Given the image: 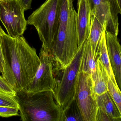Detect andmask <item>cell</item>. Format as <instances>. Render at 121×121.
Instances as JSON below:
<instances>
[{
	"instance_id": "obj_14",
	"label": "cell",
	"mask_w": 121,
	"mask_h": 121,
	"mask_svg": "<svg viewBox=\"0 0 121 121\" xmlns=\"http://www.w3.org/2000/svg\"><path fill=\"white\" fill-rule=\"evenodd\" d=\"M96 98L98 108L117 121H121V112L108 91L102 95H96Z\"/></svg>"
},
{
	"instance_id": "obj_10",
	"label": "cell",
	"mask_w": 121,
	"mask_h": 121,
	"mask_svg": "<svg viewBox=\"0 0 121 121\" xmlns=\"http://www.w3.org/2000/svg\"><path fill=\"white\" fill-rule=\"evenodd\" d=\"M76 27L78 47L89 37L90 26L91 10L88 0H78Z\"/></svg>"
},
{
	"instance_id": "obj_1",
	"label": "cell",
	"mask_w": 121,
	"mask_h": 121,
	"mask_svg": "<svg viewBox=\"0 0 121 121\" xmlns=\"http://www.w3.org/2000/svg\"><path fill=\"white\" fill-rule=\"evenodd\" d=\"M0 40L4 63L2 76L16 92L27 90L40 64L36 50L23 36L12 37L1 26Z\"/></svg>"
},
{
	"instance_id": "obj_5",
	"label": "cell",
	"mask_w": 121,
	"mask_h": 121,
	"mask_svg": "<svg viewBox=\"0 0 121 121\" xmlns=\"http://www.w3.org/2000/svg\"><path fill=\"white\" fill-rule=\"evenodd\" d=\"M84 43L78 47L70 63L61 69L60 78L56 80L57 84L53 95L56 102L62 110L75 99Z\"/></svg>"
},
{
	"instance_id": "obj_18",
	"label": "cell",
	"mask_w": 121,
	"mask_h": 121,
	"mask_svg": "<svg viewBox=\"0 0 121 121\" xmlns=\"http://www.w3.org/2000/svg\"><path fill=\"white\" fill-rule=\"evenodd\" d=\"M108 90L110 95L116 103L120 112H121V93L118 86L115 85L109 78L108 82Z\"/></svg>"
},
{
	"instance_id": "obj_27",
	"label": "cell",
	"mask_w": 121,
	"mask_h": 121,
	"mask_svg": "<svg viewBox=\"0 0 121 121\" xmlns=\"http://www.w3.org/2000/svg\"><path fill=\"white\" fill-rule=\"evenodd\" d=\"M1 1V0H0V1Z\"/></svg>"
},
{
	"instance_id": "obj_9",
	"label": "cell",
	"mask_w": 121,
	"mask_h": 121,
	"mask_svg": "<svg viewBox=\"0 0 121 121\" xmlns=\"http://www.w3.org/2000/svg\"><path fill=\"white\" fill-rule=\"evenodd\" d=\"M105 42L110 66L118 87H121V47L117 36L105 31Z\"/></svg>"
},
{
	"instance_id": "obj_19",
	"label": "cell",
	"mask_w": 121,
	"mask_h": 121,
	"mask_svg": "<svg viewBox=\"0 0 121 121\" xmlns=\"http://www.w3.org/2000/svg\"><path fill=\"white\" fill-rule=\"evenodd\" d=\"M19 108L18 102L14 95L0 91V106Z\"/></svg>"
},
{
	"instance_id": "obj_25",
	"label": "cell",
	"mask_w": 121,
	"mask_h": 121,
	"mask_svg": "<svg viewBox=\"0 0 121 121\" xmlns=\"http://www.w3.org/2000/svg\"><path fill=\"white\" fill-rule=\"evenodd\" d=\"M116 1L119 6L121 7V0H116Z\"/></svg>"
},
{
	"instance_id": "obj_20",
	"label": "cell",
	"mask_w": 121,
	"mask_h": 121,
	"mask_svg": "<svg viewBox=\"0 0 121 121\" xmlns=\"http://www.w3.org/2000/svg\"><path fill=\"white\" fill-rule=\"evenodd\" d=\"M19 108L8 106H0V117H9L19 115Z\"/></svg>"
},
{
	"instance_id": "obj_12",
	"label": "cell",
	"mask_w": 121,
	"mask_h": 121,
	"mask_svg": "<svg viewBox=\"0 0 121 121\" xmlns=\"http://www.w3.org/2000/svg\"><path fill=\"white\" fill-rule=\"evenodd\" d=\"M99 56V54H95L94 53L88 37L84 42L80 72L83 71L90 75L92 80L96 73L97 60Z\"/></svg>"
},
{
	"instance_id": "obj_26",
	"label": "cell",
	"mask_w": 121,
	"mask_h": 121,
	"mask_svg": "<svg viewBox=\"0 0 121 121\" xmlns=\"http://www.w3.org/2000/svg\"><path fill=\"white\" fill-rule=\"evenodd\" d=\"M2 0H1V1H2Z\"/></svg>"
},
{
	"instance_id": "obj_15",
	"label": "cell",
	"mask_w": 121,
	"mask_h": 121,
	"mask_svg": "<svg viewBox=\"0 0 121 121\" xmlns=\"http://www.w3.org/2000/svg\"><path fill=\"white\" fill-rule=\"evenodd\" d=\"M105 27L99 22L95 16H91L89 38L92 48L95 54H99V46L102 34Z\"/></svg>"
},
{
	"instance_id": "obj_11",
	"label": "cell",
	"mask_w": 121,
	"mask_h": 121,
	"mask_svg": "<svg viewBox=\"0 0 121 121\" xmlns=\"http://www.w3.org/2000/svg\"><path fill=\"white\" fill-rule=\"evenodd\" d=\"M88 1L91 15L95 16L105 27V31L109 32L115 35L108 0H88Z\"/></svg>"
},
{
	"instance_id": "obj_6",
	"label": "cell",
	"mask_w": 121,
	"mask_h": 121,
	"mask_svg": "<svg viewBox=\"0 0 121 121\" xmlns=\"http://www.w3.org/2000/svg\"><path fill=\"white\" fill-rule=\"evenodd\" d=\"M39 57V67L26 91L31 93L46 91L53 93L57 84L55 73L59 69L52 53L42 47Z\"/></svg>"
},
{
	"instance_id": "obj_8",
	"label": "cell",
	"mask_w": 121,
	"mask_h": 121,
	"mask_svg": "<svg viewBox=\"0 0 121 121\" xmlns=\"http://www.w3.org/2000/svg\"><path fill=\"white\" fill-rule=\"evenodd\" d=\"M24 11L18 0L0 1V20L10 36H22L26 29Z\"/></svg>"
},
{
	"instance_id": "obj_23",
	"label": "cell",
	"mask_w": 121,
	"mask_h": 121,
	"mask_svg": "<svg viewBox=\"0 0 121 121\" xmlns=\"http://www.w3.org/2000/svg\"><path fill=\"white\" fill-rule=\"evenodd\" d=\"M21 5L24 8V11L31 9L32 0H18Z\"/></svg>"
},
{
	"instance_id": "obj_17",
	"label": "cell",
	"mask_w": 121,
	"mask_h": 121,
	"mask_svg": "<svg viewBox=\"0 0 121 121\" xmlns=\"http://www.w3.org/2000/svg\"><path fill=\"white\" fill-rule=\"evenodd\" d=\"M61 121H83L80 110L75 99L62 110Z\"/></svg>"
},
{
	"instance_id": "obj_2",
	"label": "cell",
	"mask_w": 121,
	"mask_h": 121,
	"mask_svg": "<svg viewBox=\"0 0 121 121\" xmlns=\"http://www.w3.org/2000/svg\"><path fill=\"white\" fill-rule=\"evenodd\" d=\"M73 1L60 0L58 32L51 49V53L60 70L65 68L70 63L78 49L76 12Z\"/></svg>"
},
{
	"instance_id": "obj_7",
	"label": "cell",
	"mask_w": 121,
	"mask_h": 121,
	"mask_svg": "<svg viewBox=\"0 0 121 121\" xmlns=\"http://www.w3.org/2000/svg\"><path fill=\"white\" fill-rule=\"evenodd\" d=\"M75 99L83 121H95L98 106L92 81L90 75L79 72Z\"/></svg>"
},
{
	"instance_id": "obj_13",
	"label": "cell",
	"mask_w": 121,
	"mask_h": 121,
	"mask_svg": "<svg viewBox=\"0 0 121 121\" xmlns=\"http://www.w3.org/2000/svg\"><path fill=\"white\" fill-rule=\"evenodd\" d=\"M109 78L108 73L100 61L99 56L97 60L96 73L92 80L95 95H99L108 91V82Z\"/></svg>"
},
{
	"instance_id": "obj_16",
	"label": "cell",
	"mask_w": 121,
	"mask_h": 121,
	"mask_svg": "<svg viewBox=\"0 0 121 121\" xmlns=\"http://www.w3.org/2000/svg\"><path fill=\"white\" fill-rule=\"evenodd\" d=\"M105 30H104L102 34L100 43L99 51L100 60L106 69L109 77L112 79L115 85L118 86L115 80L109 60L105 42Z\"/></svg>"
},
{
	"instance_id": "obj_28",
	"label": "cell",
	"mask_w": 121,
	"mask_h": 121,
	"mask_svg": "<svg viewBox=\"0 0 121 121\" xmlns=\"http://www.w3.org/2000/svg\"></svg>"
},
{
	"instance_id": "obj_3",
	"label": "cell",
	"mask_w": 121,
	"mask_h": 121,
	"mask_svg": "<svg viewBox=\"0 0 121 121\" xmlns=\"http://www.w3.org/2000/svg\"><path fill=\"white\" fill-rule=\"evenodd\" d=\"M15 97L22 121H61L62 110L52 91L31 93L19 91Z\"/></svg>"
},
{
	"instance_id": "obj_4",
	"label": "cell",
	"mask_w": 121,
	"mask_h": 121,
	"mask_svg": "<svg viewBox=\"0 0 121 121\" xmlns=\"http://www.w3.org/2000/svg\"><path fill=\"white\" fill-rule=\"evenodd\" d=\"M60 0H46L29 17L27 24L34 26L42 47L51 52L56 37L60 15Z\"/></svg>"
},
{
	"instance_id": "obj_22",
	"label": "cell",
	"mask_w": 121,
	"mask_h": 121,
	"mask_svg": "<svg viewBox=\"0 0 121 121\" xmlns=\"http://www.w3.org/2000/svg\"><path fill=\"white\" fill-rule=\"evenodd\" d=\"M95 121H117L110 117L106 112L98 108L96 115Z\"/></svg>"
},
{
	"instance_id": "obj_21",
	"label": "cell",
	"mask_w": 121,
	"mask_h": 121,
	"mask_svg": "<svg viewBox=\"0 0 121 121\" xmlns=\"http://www.w3.org/2000/svg\"><path fill=\"white\" fill-rule=\"evenodd\" d=\"M0 91L15 96L16 92L9 85L5 79L0 75Z\"/></svg>"
},
{
	"instance_id": "obj_24",
	"label": "cell",
	"mask_w": 121,
	"mask_h": 121,
	"mask_svg": "<svg viewBox=\"0 0 121 121\" xmlns=\"http://www.w3.org/2000/svg\"><path fill=\"white\" fill-rule=\"evenodd\" d=\"M1 26H0V27ZM4 60H3V56L2 51V46L1 42L0 40V73L2 74L3 73V67H4Z\"/></svg>"
}]
</instances>
